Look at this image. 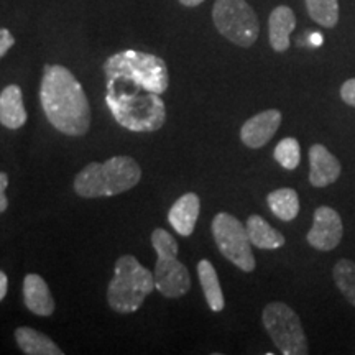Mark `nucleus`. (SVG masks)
<instances>
[{"instance_id": "1", "label": "nucleus", "mask_w": 355, "mask_h": 355, "mask_svg": "<svg viewBox=\"0 0 355 355\" xmlns=\"http://www.w3.org/2000/svg\"><path fill=\"white\" fill-rule=\"evenodd\" d=\"M40 101L48 122L58 132L68 137L86 135L91 127V107L81 83L68 68L44 66Z\"/></svg>"}, {"instance_id": "2", "label": "nucleus", "mask_w": 355, "mask_h": 355, "mask_svg": "<svg viewBox=\"0 0 355 355\" xmlns=\"http://www.w3.org/2000/svg\"><path fill=\"white\" fill-rule=\"evenodd\" d=\"M105 96H146L166 92L170 86L166 63L152 53L127 50L109 56L104 63Z\"/></svg>"}, {"instance_id": "3", "label": "nucleus", "mask_w": 355, "mask_h": 355, "mask_svg": "<svg viewBox=\"0 0 355 355\" xmlns=\"http://www.w3.org/2000/svg\"><path fill=\"white\" fill-rule=\"evenodd\" d=\"M140 165L132 157L119 155L104 163H89L74 178V191L86 199L117 196L139 184Z\"/></svg>"}, {"instance_id": "4", "label": "nucleus", "mask_w": 355, "mask_h": 355, "mask_svg": "<svg viewBox=\"0 0 355 355\" xmlns=\"http://www.w3.org/2000/svg\"><path fill=\"white\" fill-rule=\"evenodd\" d=\"M155 288V277L133 255L115 261L114 278L107 290L109 306L115 313H135Z\"/></svg>"}, {"instance_id": "5", "label": "nucleus", "mask_w": 355, "mask_h": 355, "mask_svg": "<svg viewBox=\"0 0 355 355\" xmlns=\"http://www.w3.org/2000/svg\"><path fill=\"white\" fill-rule=\"evenodd\" d=\"M152 245L158 255L153 272L155 288L166 298H181L189 291L191 277L188 268L176 259V239L165 229H155Z\"/></svg>"}, {"instance_id": "6", "label": "nucleus", "mask_w": 355, "mask_h": 355, "mask_svg": "<svg viewBox=\"0 0 355 355\" xmlns=\"http://www.w3.org/2000/svg\"><path fill=\"white\" fill-rule=\"evenodd\" d=\"M212 20L222 37L237 46L248 48L259 38V19L245 0H216Z\"/></svg>"}, {"instance_id": "7", "label": "nucleus", "mask_w": 355, "mask_h": 355, "mask_svg": "<svg viewBox=\"0 0 355 355\" xmlns=\"http://www.w3.org/2000/svg\"><path fill=\"white\" fill-rule=\"evenodd\" d=\"M261 321L273 344L285 355L309 354L303 324L298 314L285 303H270L265 306Z\"/></svg>"}, {"instance_id": "8", "label": "nucleus", "mask_w": 355, "mask_h": 355, "mask_svg": "<svg viewBox=\"0 0 355 355\" xmlns=\"http://www.w3.org/2000/svg\"><path fill=\"white\" fill-rule=\"evenodd\" d=\"M212 235L222 255L241 268L242 272H254L255 257L252 252V242L248 239L247 227L237 217L227 212H219L212 219Z\"/></svg>"}, {"instance_id": "9", "label": "nucleus", "mask_w": 355, "mask_h": 355, "mask_svg": "<svg viewBox=\"0 0 355 355\" xmlns=\"http://www.w3.org/2000/svg\"><path fill=\"white\" fill-rule=\"evenodd\" d=\"M343 219L336 209L321 206L314 211L313 227L306 235V241L311 247L321 252H331L343 241Z\"/></svg>"}, {"instance_id": "10", "label": "nucleus", "mask_w": 355, "mask_h": 355, "mask_svg": "<svg viewBox=\"0 0 355 355\" xmlns=\"http://www.w3.org/2000/svg\"><path fill=\"white\" fill-rule=\"evenodd\" d=\"M282 125V112L277 109H268L254 115L241 128V140L248 148H261L273 139Z\"/></svg>"}, {"instance_id": "11", "label": "nucleus", "mask_w": 355, "mask_h": 355, "mask_svg": "<svg viewBox=\"0 0 355 355\" xmlns=\"http://www.w3.org/2000/svg\"><path fill=\"white\" fill-rule=\"evenodd\" d=\"M340 166L339 159L332 155L326 146L314 144L309 148V183L314 188H326L339 180Z\"/></svg>"}, {"instance_id": "12", "label": "nucleus", "mask_w": 355, "mask_h": 355, "mask_svg": "<svg viewBox=\"0 0 355 355\" xmlns=\"http://www.w3.org/2000/svg\"><path fill=\"white\" fill-rule=\"evenodd\" d=\"M199 212H201V201L198 194L186 193L171 206L168 220L178 234L189 237L196 227Z\"/></svg>"}, {"instance_id": "13", "label": "nucleus", "mask_w": 355, "mask_h": 355, "mask_svg": "<svg viewBox=\"0 0 355 355\" xmlns=\"http://www.w3.org/2000/svg\"><path fill=\"white\" fill-rule=\"evenodd\" d=\"M24 301L26 308L37 316L48 318L55 313V300H53L48 283L40 275L28 273L25 277Z\"/></svg>"}, {"instance_id": "14", "label": "nucleus", "mask_w": 355, "mask_h": 355, "mask_svg": "<svg viewBox=\"0 0 355 355\" xmlns=\"http://www.w3.org/2000/svg\"><path fill=\"white\" fill-rule=\"evenodd\" d=\"M26 119L25 105H24V96H21V89L17 84H10L0 92V123L3 127L17 128L24 127Z\"/></svg>"}, {"instance_id": "15", "label": "nucleus", "mask_w": 355, "mask_h": 355, "mask_svg": "<svg viewBox=\"0 0 355 355\" xmlns=\"http://www.w3.org/2000/svg\"><path fill=\"white\" fill-rule=\"evenodd\" d=\"M296 26V15L290 7L279 6L270 13L268 35L275 51L283 53L290 48V35Z\"/></svg>"}, {"instance_id": "16", "label": "nucleus", "mask_w": 355, "mask_h": 355, "mask_svg": "<svg viewBox=\"0 0 355 355\" xmlns=\"http://www.w3.org/2000/svg\"><path fill=\"white\" fill-rule=\"evenodd\" d=\"M17 345L26 355H63L58 345L43 332L32 327H19L15 331Z\"/></svg>"}, {"instance_id": "17", "label": "nucleus", "mask_w": 355, "mask_h": 355, "mask_svg": "<svg viewBox=\"0 0 355 355\" xmlns=\"http://www.w3.org/2000/svg\"><path fill=\"white\" fill-rule=\"evenodd\" d=\"M245 227L252 245L263 248V250H275L285 245V237L277 229H273L263 217L250 216Z\"/></svg>"}, {"instance_id": "18", "label": "nucleus", "mask_w": 355, "mask_h": 355, "mask_svg": "<svg viewBox=\"0 0 355 355\" xmlns=\"http://www.w3.org/2000/svg\"><path fill=\"white\" fill-rule=\"evenodd\" d=\"M198 277L209 308L214 311V313H220L225 306V300H224V295H222L219 277H217L214 265H212L209 260L199 261Z\"/></svg>"}, {"instance_id": "19", "label": "nucleus", "mask_w": 355, "mask_h": 355, "mask_svg": "<svg viewBox=\"0 0 355 355\" xmlns=\"http://www.w3.org/2000/svg\"><path fill=\"white\" fill-rule=\"evenodd\" d=\"M270 211L279 220L290 222L300 214V198L298 193L291 188H279L272 191L266 198Z\"/></svg>"}, {"instance_id": "20", "label": "nucleus", "mask_w": 355, "mask_h": 355, "mask_svg": "<svg viewBox=\"0 0 355 355\" xmlns=\"http://www.w3.org/2000/svg\"><path fill=\"white\" fill-rule=\"evenodd\" d=\"M309 17L324 28H334L339 21L337 0H304Z\"/></svg>"}, {"instance_id": "21", "label": "nucleus", "mask_w": 355, "mask_h": 355, "mask_svg": "<svg viewBox=\"0 0 355 355\" xmlns=\"http://www.w3.org/2000/svg\"><path fill=\"white\" fill-rule=\"evenodd\" d=\"M336 286L345 296V300L355 308V263L352 260H339L332 270Z\"/></svg>"}, {"instance_id": "22", "label": "nucleus", "mask_w": 355, "mask_h": 355, "mask_svg": "<svg viewBox=\"0 0 355 355\" xmlns=\"http://www.w3.org/2000/svg\"><path fill=\"white\" fill-rule=\"evenodd\" d=\"M273 157L285 170H295V168H298L301 162V146L298 140L293 139V137L283 139L275 146Z\"/></svg>"}, {"instance_id": "23", "label": "nucleus", "mask_w": 355, "mask_h": 355, "mask_svg": "<svg viewBox=\"0 0 355 355\" xmlns=\"http://www.w3.org/2000/svg\"><path fill=\"white\" fill-rule=\"evenodd\" d=\"M340 99L350 107L355 109V78L347 79L343 86H340Z\"/></svg>"}, {"instance_id": "24", "label": "nucleus", "mask_w": 355, "mask_h": 355, "mask_svg": "<svg viewBox=\"0 0 355 355\" xmlns=\"http://www.w3.org/2000/svg\"><path fill=\"white\" fill-rule=\"evenodd\" d=\"M13 44H15L13 35L7 28H0V58L6 56Z\"/></svg>"}, {"instance_id": "25", "label": "nucleus", "mask_w": 355, "mask_h": 355, "mask_svg": "<svg viewBox=\"0 0 355 355\" xmlns=\"http://www.w3.org/2000/svg\"><path fill=\"white\" fill-rule=\"evenodd\" d=\"M8 186V175L7 173H0V214L7 211L8 199L6 196V189Z\"/></svg>"}, {"instance_id": "26", "label": "nucleus", "mask_w": 355, "mask_h": 355, "mask_svg": "<svg viewBox=\"0 0 355 355\" xmlns=\"http://www.w3.org/2000/svg\"><path fill=\"white\" fill-rule=\"evenodd\" d=\"M7 290H8V278L3 272H0V301L7 296Z\"/></svg>"}, {"instance_id": "27", "label": "nucleus", "mask_w": 355, "mask_h": 355, "mask_svg": "<svg viewBox=\"0 0 355 355\" xmlns=\"http://www.w3.org/2000/svg\"><path fill=\"white\" fill-rule=\"evenodd\" d=\"M204 0H180V3H183L186 7H198L201 6Z\"/></svg>"}, {"instance_id": "28", "label": "nucleus", "mask_w": 355, "mask_h": 355, "mask_svg": "<svg viewBox=\"0 0 355 355\" xmlns=\"http://www.w3.org/2000/svg\"><path fill=\"white\" fill-rule=\"evenodd\" d=\"M311 43H313L314 46H319V44L322 43V37H321V35H318V33L311 35Z\"/></svg>"}]
</instances>
